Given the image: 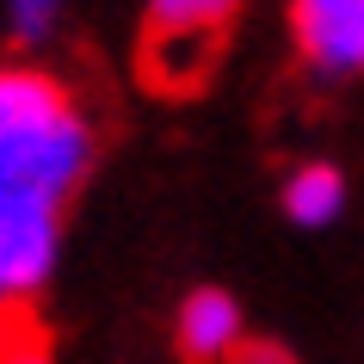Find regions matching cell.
<instances>
[{
    "instance_id": "5",
    "label": "cell",
    "mask_w": 364,
    "mask_h": 364,
    "mask_svg": "<svg viewBox=\"0 0 364 364\" xmlns=\"http://www.w3.org/2000/svg\"><path fill=\"white\" fill-rule=\"evenodd\" d=\"M346 198H352V186H346V173L333 167V161H303V167L284 179V192H278V204H284V223L290 229H333L346 216Z\"/></svg>"
},
{
    "instance_id": "7",
    "label": "cell",
    "mask_w": 364,
    "mask_h": 364,
    "mask_svg": "<svg viewBox=\"0 0 364 364\" xmlns=\"http://www.w3.org/2000/svg\"><path fill=\"white\" fill-rule=\"evenodd\" d=\"M62 19V0H6V25L19 43H43Z\"/></svg>"
},
{
    "instance_id": "6",
    "label": "cell",
    "mask_w": 364,
    "mask_h": 364,
    "mask_svg": "<svg viewBox=\"0 0 364 364\" xmlns=\"http://www.w3.org/2000/svg\"><path fill=\"white\" fill-rule=\"evenodd\" d=\"M0 364H56L50 358V340L38 333V321L0 315Z\"/></svg>"
},
{
    "instance_id": "8",
    "label": "cell",
    "mask_w": 364,
    "mask_h": 364,
    "mask_svg": "<svg viewBox=\"0 0 364 364\" xmlns=\"http://www.w3.org/2000/svg\"><path fill=\"white\" fill-rule=\"evenodd\" d=\"M229 364H296V352H290V340H278V333H247V340L229 352Z\"/></svg>"
},
{
    "instance_id": "2",
    "label": "cell",
    "mask_w": 364,
    "mask_h": 364,
    "mask_svg": "<svg viewBox=\"0 0 364 364\" xmlns=\"http://www.w3.org/2000/svg\"><path fill=\"white\" fill-rule=\"evenodd\" d=\"M241 0H149L142 13V75L167 93H186L216 68Z\"/></svg>"
},
{
    "instance_id": "1",
    "label": "cell",
    "mask_w": 364,
    "mask_h": 364,
    "mask_svg": "<svg viewBox=\"0 0 364 364\" xmlns=\"http://www.w3.org/2000/svg\"><path fill=\"white\" fill-rule=\"evenodd\" d=\"M93 117L43 68H0V223H56L93 173Z\"/></svg>"
},
{
    "instance_id": "4",
    "label": "cell",
    "mask_w": 364,
    "mask_h": 364,
    "mask_svg": "<svg viewBox=\"0 0 364 364\" xmlns=\"http://www.w3.org/2000/svg\"><path fill=\"white\" fill-rule=\"evenodd\" d=\"M241 340H247V315L216 284H198L173 315V346H179L186 364H229V352Z\"/></svg>"
},
{
    "instance_id": "3",
    "label": "cell",
    "mask_w": 364,
    "mask_h": 364,
    "mask_svg": "<svg viewBox=\"0 0 364 364\" xmlns=\"http://www.w3.org/2000/svg\"><path fill=\"white\" fill-rule=\"evenodd\" d=\"M290 38L315 80L364 75V0H290Z\"/></svg>"
}]
</instances>
